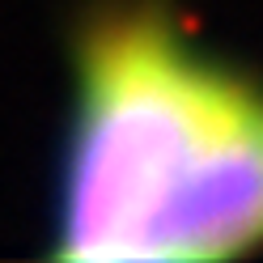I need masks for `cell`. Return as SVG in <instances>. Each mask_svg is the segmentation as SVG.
Here are the masks:
<instances>
[{
  "label": "cell",
  "instance_id": "cell-1",
  "mask_svg": "<svg viewBox=\"0 0 263 263\" xmlns=\"http://www.w3.org/2000/svg\"><path fill=\"white\" fill-rule=\"evenodd\" d=\"M263 242V89L153 9L98 17L77 51L55 255L200 263Z\"/></svg>",
  "mask_w": 263,
  "mask_h": 263
}]
</instances>
